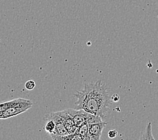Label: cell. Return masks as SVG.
<instances>
[{
  "label": "cell",
  "instance_id": "obj_1",
  "mask_svg": "<svg viewBox=\"0 0 158 140\" xmlns=\"http://www.w3.org/2000/svg\"><path fill=\"white\" fill-rule=\"evenodd\" d=\"M110 89L101 80L85 84L74 94L75 109L101 117L104 120L113 102Z\"/></svg>",
  "mask_w": 158,
  "mask_h": 140
},
{
  "label": "cell",
  "instance_id": "obj_2",
  "mask_svg": "<svg viewBox=\"0 0 158 140\" xmlns=\"http://www.w3.org/2000/svg\"><path fill=\"white\" fill-rule=\"evenodd\" d=\"M32 106H33V102L29 100L24 98L14 99L13 105L8 108L2 114V115L0 116V119H6L19 115L31 109Z\"/></svg>",
  "mask_w": 158,
  "mask_h": 140
},
{
  "label": "cell",
  "instance_id": "obj_3",
  "mask_svg": "<svg viewBox=\"0 0 158 140\" xmlns=\"http://www.w3.org/2000/svg\"><path fill=\"white\" fill-rule=\"evenodd\" d=\"M45 117L52 118V119L56 123V129H55L54 133H53V134L50 135L52 138L53 137H56V136L69 135L65 127V125L64 124L62 117L59 115V114L57 113V112L52 113L49 114H47Z\"/></svg>",
  "mask_w": 158,
  "mask_h": 140
},
{
  "label": "cell",
  "instance_id": "obj_4",
  "mask_svg": "<svg viewBox=\"0 0 158 140\" xmlns=\"http://www.w3.org/2000/svg\"><path fill=\"white\" fill-rule=\"evenodd\" d=\"M106 125L107 123L105 121L89 124V140H99L101 139L102 131Z\"/></svg>",
  "mask_w": 158,
  "mask_h": 140
},
{
  "label": "cell",
  "instance_id": "obj_5",
  "mask_svg": "<svg viewBox=\"0 0 158 140\" xmlns=\"http://www.w3.org/2000/svg\"><path fill=\"white\" fill-rule=\"evenodd\" d=\"M59 115L62 117L64 124L67 129V131L69 134H75L77 133H78V127L75 125L73 117H71L70 114L68 113L67 110L59 111L57 112Z\"/></svg>",
  "mask_w": 158,
  "mask_h": 140
},
{
  "label": "cell",
  "instance_id": "obj_6",
  "mask_svg": "<svg viewBox=\"0 0 158 140\" xmlns=\"http://www.w3.org/2000/svg\"><path fill=\"white\" fill-rule=\"evenodd\" d=\"M68 113L73 117L76 126L79 127L83 123H86V114L87 112L84 110H77L76 109H67Z\"/></svg>",
  "mask_w": 158,
  "mask_h": 140
},
{
  "label": "cell",
  "instance_id": "obj_7",
  "mask_svg": "<svg viewBox=\"0 0 158 140\" xmlns=\"http://www.w3.org/2000/svg\"><path fill=\"white\" fill-rule=\"evenodd\" d=\"M140 139H153L154 140L155 138L153 136V133H152V123H149L147 125L145 131L143 133H141V135L140 136Z\"/></svg>",
  "mask_w": 158,
  "mask_h": 140
},
{
  "label": "cell",
  "instance_id": "obj_8",
  "mask_svg": "<svg viewBox=\"0 0 158 140\" xmlns=\"http://www.w3.org/2000/svg\"><path fill=\"white\" fill-rule=\"evenodd\" d=\"M78 135L82 140H89V127L87 123H85L78 128Z\"/></svg>",
  "mask_w": 158,
  "mask_h": 140
},
{
  "label": "cell",
  "instance_id": "obj_9",
  "mask_svg": "<svg viewBox=\"0 0 158 140\" xmlns=\"http://www.w3.org/2000/svg\"><path fill=\"white\" fill-rule=\"evenodd\" d=\"M44 120L48 121L45 127V131L48 133L49 135L53 134V133H54L55 129H56V123H55L54 121L52 119V118H48V117H45Z\"/></svg>",
  "mask_w": 158,
  "mask_h": 140
},
{
  "label": "cell",
  "instance_id": "obj_10",
  "mask_svg": "<svg viewBox=\"0 0 158 140\" xmlns=\"http://www.w3.org/2000/svg\"><path fill=\"white\" fill-rule=\"evenodd\" d=\"M14 99L12 100H10V101L0 103V116L2 115V114L8 108H9L10 106H12L14 104Z\"/></svg>",
  "mask_w": 158,
  "mask_h": 140
},
{
  "label": "cell",
  "instance_id": "obj_11",
  "mask_svg": "<svg viewBox=\"0 0 158 140\" xmlns=\"http://www.w3.org/2000/svg\"><path fill=\"white\" fill-rule=\"evenodd\" d=\"M25 88L28 90H32L35 87V82L33 80H28L25 83Z\"/></svg>",
  "mask_w": 158,
  "mask_h": 140
},
{
  "label": "cell",
  "instance_id": "obj_12",
  "mask_svg": "<svg viewBox=\"0 0 158 140\" xmlns=\"http://www.w3.org/2000/svg\"><path fill=\"white\" fill-rule=\"evenodd\" d=\"M118 135V131L116 129H112L110 130L108 132V137L110 138H116Z\"/></svg>",
  "mask_w": 158,
  "mask_h": 140
},
{
  "label": "cell",
  "instance_id": "obj_13",
  "mask_svg": "<svg viewBox=\"0 0 158 140\" xmlns=\"http://www.w3.org/2000/svg\"><path fill=\"white\" fill-rule=\"evenodd\" d=\"M112 99L113 102H118V100H120V96H119V95L117 94H114L112 96Z\"/></svg>",
  "mask_w": 158,
  "mask_h": 140
}]
</instances>
